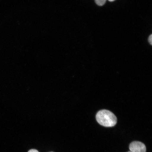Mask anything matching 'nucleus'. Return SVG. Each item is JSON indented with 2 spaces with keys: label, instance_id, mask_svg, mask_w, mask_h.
Masks as SVG:
<instances>
[{
  "label": "nucleus",
  "instance_id": "f257e3e1",
  "mask_svg": "<svg viewBox=\"0 0 152 152\" xmlns=\"http://www.w3.org/2000/svg\"><path fill=\"white\" fill-rule=\"evenodd\" d=\"M96 118L99 124L104 127H113L117 123L116 117L107 110H103L99 111L96 114Z\"/></svg>",
  "mask_w": 152,
  "mask_h": 152
},
{
  "label": "nucleus",
  "instance_id": "f03ea898",
  "mask_svg": "<svg viewBox=\"0 0 152 152\" xmlns=\"http://www.w3.org/2000/svg\"><path fill=\"white\" fill-rule=\"evenodd\" d=\"M131 152H146V148L145 144L138 141H134L132 142L129 146Z\"/></svg>",
  "mask_w": 152,
  "mask_h": 152
},
{
  "label": "nucleus",
  "instance_id": "7ed1b4c3",
  "mask_svg": "<svg viewBox=\"0 0 152 152\" xmlns=\"http://www.w3.org/2000/svg\"><path fill=\"white\" fill-rule=\"evenodd\" d=\"M106 1V0H95L96 4L99 6L104 5L105 4Z\"/></svg>",
  "mask_w": 152,
  "mask_h": 152
},
{
  "label": "nucleus",
  "instance_id": "20e7f679",
  "mask_svg": "<svg viewBox=\"0 0 152 152\" xmlns=\"http://www.w3.org/2000/svg\"><path fill=\"white\" fill-rule=\"evenodd\" d=\"M148 42L151 45H152V34L149 36L148 38Z\"/></svg>",
  "mask_w": 152,
  "mask_h": 152
},
{
  "label": "nucleus",
  "instance_id": "39448f33",
  "mask_svg": "<svg viewBox=\"0 0 152 152\" xmlns=\"http://www.w3.org/2000/svg\"><path fill=\"white\" fill-rule=\"evenodd\" d=\"M28 152H39L36 149H32L30 150Z\"/></svg>",
  "mask_w": 152,
  "mask_h": 152
},
{
  "label": "nucleus",
  "instance_id": "423d86ee",
  "mask_svg": "<svg viewBox=\"0 0 152 152\" xmlns=\"http://www.w3.org/2000/svg\"><path fill=\"white\" fill-rule=\"evenodd\" d=\"M108 1H110L112 2L115 1V0H108Z\"/></svg>",
  "mask_w": 152,
  "mask_h": 152
},
{
  "label": "nucleus",
  "instance_id": "0eeeda50",
  "mask_svg": "<svg viewBox=\"0 0 152 152\" xmlns=\"http://www.w3.org/2000/svg\"><path fill=\"white\" fill-rule=\"evenodd\" d=\"M128 152H131L130 151H129Z\"/></svg>",
  "mask_w": 152,
  "mask_h": 152
},
{
  "label": "nucleus",
  "instance_id": "6e6552de",
  "mask_svg": "<svg viewBox=\"0 0 152 152\" xmlns=\"http://www.w3.org/2000/svg\"></svg>",
  "mask_w": 152,
  "mask_h": 152
}]
</instances>
